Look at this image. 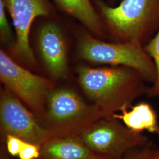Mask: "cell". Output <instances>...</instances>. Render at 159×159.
<instances>
[{
  "label": "cell",
  "instance_id": "obj_17",
  "mask_svg": "<svg viewBox=\"0 0 159 159\" xmlns=\"http://www.w3.org/2000/svg\"><path fill=\"white\" fill-rule=\"evenodd\" d=\"M152 144V143L146 146L133 148L119 159H146L148 148Z\"/></svg>",
  "mask_w": 159,
  "mask_h": 159
},
{
  "label": "cell",
  "instance_id": "obj_11",
  "mask_svg": "<svg viewBox=\"0 0 159 159\" xmlns=\"http://www.w3.org/2000/svg\"><path fill=\"white\" fill-rule=\"evenodd\" d=\"M120 113L113 114L114 117L123 121L125 125L137 133L146 130L159 135V124L157 114L148 102H142L130 107H123Z\"/></svg>",
  "mask_w": 159,
  "mask_h": 159
},
{
  "label": "cell",
  "instance_id": "obj_5",
  "mask_svg": "<svg viewBox=\"0 0 159 159\" xmlns=\"http://www.w3.org/2000/svg\"><path fill=\"white\" fill-rule=\"evenodd\" d=\"M112 116L104 117L79 135L94 153L119 159L131 149L152 142L141 133L131 130Z\"/></svg>",
  "mask_w": 159,
  "mask_h": 159
},
{
  "label": "cell",
  "instance_id": "obj_2",
  "mask_svg": "<svg viewBox=\"0 0 159 159\" xmlns=\"http://www.w3.org/2000/svg\"><path fill=\"white\" fill-rule=\"evenodd\" d=\"M100 17L116 43L137 42L146 46L159 30V0H121L109 6L94 0Z\"/></svg>",
  "mask_w": 159,
  "mask_h": 159
},
{
  "label": "cell",
  "instance_id": "obj_15",
  "mask_svg": "<svg viewBox=\"0 0 159 159\" xmlns=\"http://www.w3.org/2000/svg\"><path fill=\"white\" fill-rule=\"evenodd\" d=\"M41 146L25 142L18 155L20 159H37L40 156Z\"/></svg>",
  "mask_w": 159,
  "mask_h": 159
},
{
  "label": "cell",
  "instance_id": "obj_18",
  "mask_svg": "<svg viewBox=\"0 0 159 159\" xmlns=\"http://www.w3.org/2000/svg\"><path fill=\"white\" fill-rule=\"evenodd\" d=\"M146 159H159V148H155L152 144L148 148Z\"/></svg>",
  "mask_w": 159,
  "mask_h": 159
},
{
  "label": "cell",
  "instance_id": "obj_4",
  "mask_svg": "<svg viewBox=\"0 0 159 159\" xmlns=\"http://www.w3.org/2000/svg\"><path fill=\"white\" fill-rule=\"evenodd\" d=\"M78 49L80 57L89 61L133 68L152 84L156 79L153 61L144 46L139 43H107L85 35L80 41Z\"/></svg>",
  "mask_w": 159,
  "mask_h": 159
},
{
  "label": "cell",
  "instance_id": "obj_7",
  "mask_svg": "<svg viewBox=\"0 0 159 159\" xmlns=\"http://www.w3.org/2000/svg\"><path fill=\"white\" fill-rule=\"evenodd\" d=\"M0 125L1 136L4 137L13 135L39 146L51 139L37 116L7 88L1 90Z\"/></svg>",
  "mask_w": 159,
  "mask_h": 159
},
{
  "label": "cell",
  "instance_id": "obj_1",
  "mask_svg": "<svg viewBox=\"0 0 159 159\" xmlns=\"http://www.w3.org/2000/svg\"><path fill=\"white\" fill-rule=\"evenodd\" d=\"M77 71L82 90L103 117L130 107L135 100L146 94L148 89L147 81L142 75L129 67L83 66Z\"/></svg>",
  "mask_w": 159,
  "mask_h": 159
},
{
  "label": "cell",
  "instance_id": "obj_21",
  "mask_svg": "<svg viewBox=\"0 0 159 159\" xmlns=\"http://www.w3.org/2000/svg\"><path fill=\"white\" fill-rule=\"evenodd\" d=\"M110 2H116V1H121V0H109Z\"/></svg>",
  "mask_w": 159,
  "mask_h": 159
},
{
  "label": "cell",
  "instance_id": "obj_14",
  "mask_svg": "<svg viewBox=\"0 0 159 159\" xmlns=\"http://www.w3.org/2000/svg\"><path fill=\"white\" fill-rule=\"evenodd\" d=\"M5 138L7 152L12 156H18L25 141L18 137L10 134L7 135Z\"/></svg>",
  "mask_w": 159,
  "mask_h": 159
},
{
  "label": "cell",
  "instance_id": "obj_20",
  "mask_svg": "<svg viewBox=\"0 0 159 159\" xmlns=\"http://www.w3.org/2000/svg\"><path fill=\"white\" fill-rule=\"evenodd\" d=\"M113 159L109 157H107V156H97L96 157H92L90 159Z\"/></svg>",
  "mask_w": 159,
  "mask_h": 159
},
{
  "label": "cell",
  "instance_id": "obj_10",
  "mask_svg": "<svg viewBox=\"0 0 159 159\" xmlns=\"http://www.w3.org/2000/svg\"><path fill=\"white\" fill-rule=\"evenodd\" d=\"M97 155L86 146L79 136L51 138L44 143L37 159H88Z\"/></svg>",
  "mask_w": 159,
  "mask_h": 159
},
{
  "label": "cell",
  "instance_id": "obj_19",
  "mask_svg": "<svg viewBox=\"0 0 159 159\" xmlns=\"http://www.w3.org/2000/svg\"><path fill=\"white\" fill-rule=\"evenodd\" d=\"M8 153L7 152V148H5L4 144L3 146L1 145V159H10L8 157Z\"/></svg>",
  "mask_w": 159,
  "mask_h": 159
},
{
  "label": "cell",
  "instance_id": "obj_12",
  "mask_svg": "<svg viewBox=\"0 0 159 159\" xmlns=\"http://www.w3.org/2000/svg\"><path fill=\"white\" fill-rule=\"evenodd\" d=\"M64 11L79 20L93 33L103 35L102 19L91 0H54Z\"/></svg>",
  "mask_w": 159,
  "mask_h": 159
},
{
  "label": "cell",
  "instance_id": "obj_6",
  "mask_svg": "<svg viewBox=\"0 0 159 159\" xmlns=\"http://www.w3.org/2000/svg\"><path fill=\"white\" fill-rule=\"evenodd\" d=\"M0 78L6 88L25 102L40 120L48 97L54 89L51 81L30 73L0 51Z\"/></svg>",
  "mask_w": 159,
  "mask_h": 159
},
{
  "label": "cell",
  "instance_id": "obj_8",
  "mask_svg": "<svg viewBox=\"0 0 159 159\" xmlns=\"http://www.w3.org/2000/svg\"><path fill=\"white\" fill-rule=\"evenodd\" d=\"M10 13L16 33L14 51L19 57L29 63L34 57L29 44V33L37 17L47 16L50 7L46 0H3Z\"/></svg>",
  "mask_w": 159,
  "mask_h": 159
},
{
  "label": "cell",
  "instance_id": "obj_9",
  "mask_svg": "<svg viewBox=\"0 0 159 159\" xmlns=\"http://www.w3.org/2000/svg\"><path fill=\"white\" fill-rule=\"evenodd\" d=\"M39 46L42 57L51 75L55 79L66 76V51L63 35L54 23H47L40 30Z\"/></svg>",
  "mask_w": 159,
  "mask_h": 159
},
{
  "label": "cell",
  "instance_id": "obj_3",
  "mask_svg": "<svg viewBox=\"0 0 159 159\" xmlns=\"http://www.w3.org/2000/svg\"><path fill=\"white\" fill-rule=\"evenodd\" d=\"M102 117L94 104L85 102L74 90L63 87L50 93L40 121L51 138H55L79 136Z\"/></svg>",
  "mask_w": 159,
  "mask_h": 159
},
{
  "label": "cell",
  "instance_id": "obj_13",
  "mask_svg": "<svg viewBox=\"0 0 159 159\" xmlns=\"http://www.w3.org/2000/svg\"><path fill=\"white\" fill-rule=\"evenodd\" d=\"M144 47L153 61L157 73L156 80L148 87L146 95L149 98L159 97V30Z\"/></svg>",
  "mask_w": 159,
  "mask_h": 159
},
{
  "label": "cell",
  "instance_id": "obj_16",
  "mask_svg": "<svg viewBox=\"0 0 159 159\" xmlns=\"http://www.w3.org/2000/svg\"><path fill=\"white\" fill-rule=\"evenodd\" d=\"M0 31L2 40L7 41L11 37V30L6 14V6L3 0H0Z\"/></svg>",
  "mask_w": 159,
  "mask_h": 159
}]
</instances>
